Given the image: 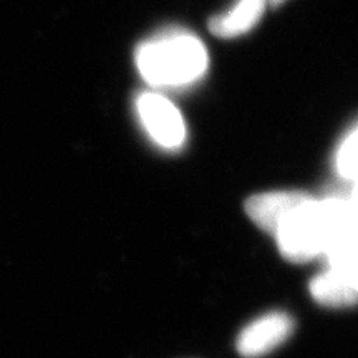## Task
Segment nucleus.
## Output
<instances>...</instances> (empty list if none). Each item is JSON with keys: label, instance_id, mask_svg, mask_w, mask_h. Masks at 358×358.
Here are the masks:
<instances>
[{"label": "nucleus", "instance_id": "4", "mask_svg": "<svg viewBox=\"0 0 358 358\" xmlns=\"http://www.w3.org/2000/svg\"><path fill=\"white\" fill-rule=\"evenodd\" d=\"M306 191H268L254 194L244 203L245 214L259 229L274 236L279 226L295 208L310 198Z\"/></svg>", "mask_w": 358, "mask_h": 358}, {"label": "nucleus", "instance_id": "1", "mask_svg": "<svg viewBox=\"0 0 358 358\" xmlns=\"http://www.w3.org/2000/svg\"><path fill=\"white\" fill-rule=\"evenodd\" d=\"M134 65L156 92L185 90L208 73L209 53L198 35L173 27L143 40L134 50Z\"/></svg>", "mask_w": 358, "mask_h": 358}, {"label": "nucleus", "instance_id": "5", "mask_svg": "<svg viewBox=\"0 0 358 358\" xmlns=\"http://www.w3.org/2000/svg\"><path fill=\"white\" fill-rule=\"evenodd\" d=\"M267 3L268 0H236L226 12L209 19V32L224 40L243 37L262 20Z\"/></svg>", "mask_w": 358, "mask_h": 358}, {"label": "nucleus", "instance_id": "6", "mask_svg": "<svg viewBox=\"0 0 358 358\" xmlns=\"http://www.w3.org/2000/svg\"><path fill=\"white\" fill-rule=\"evenodd\" d=\"M310 295L317 303L325 307H352L358 303V290L347 277L327 267L310 282Z\"/></svg>", "mask_w": 358, "mask_h": 358}, {"label": "nucleus", "instance_id": "2", "mask_svg": "<svg viewBox=\"0 0 358 358\" xmlns=\"http://www.w3.org/2000/svg\"><path fill=\"white\" fill-rule=\"evenodd\" d=\"M138 122L151 141L164 151L182 150L187 141L186 120L166 95L143 92L134 101Z\"/></svg>", "mask_w": 358, "mask_h": 358}, {"label": "nucleus", "instance_id": "7", "mask_svg": "<svg viewBox=\"0 0 358 358\" xmlns=\"http://www.w3.org/2000/svg\"><path fill=\"white\" fill-rule=\"evenodd\" d=\"M335 169L345 181L358 185V124L340 141L335 153Z\"/></svg>", "mask_w": 358, "mask_h": 358}, {"label": "nucleus", "instance_id": "8", "mask_svg": "<svg viewBox=\"0 0 358 358\" xmlns=\"http://www.w3.org/2000/svg\"><path fill=\"white\" fill-rule=\"evenodd\" d=\"M268 2H271V3H280V2H284V0H268Z\"/></svg>", "mask_w": 358, "mask_h": 358}, {"label": "nucleus", "instance_id": "3", "mask_svg": "<svg viewBox=\"0 0 358 358\" xmlns=\"http://www.w3.org/2000/svg\"><path fill=\"white\" fill-rule=\"evenodd\" d=\"M294 332V319L285 312H271L250 322L237 338V352L244 358L267 355Z\"/></svg>", "mask_w": 358, "mask_h": 358}]
</instances>
